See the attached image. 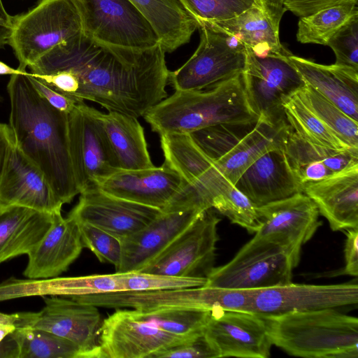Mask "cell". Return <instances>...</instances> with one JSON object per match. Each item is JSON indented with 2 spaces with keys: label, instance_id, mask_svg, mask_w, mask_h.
<instances>
[{
  "label": "cell",
  "instance_id": "e575fe53",
  "mask_svg": "<svg viewBox=\"0 0 358 358\" xmlns=\"http://www.w3.org/2000/svg\"><path fill=\"white\" fill-rule=\"evenodd\" d=\"M358 0H348L300 17L296 39L301 43L327 45L330 38L358 13Z\"/></svg>",
  "mask_w": 358,
  "mask_h": 358
},
{
  "label": "cell",
  "instance_id": "c3c4849f",
  "mask_svg": "<svg viewBox=\"0 0 358 358\" xmlns=\"http://www.w3.org/2000/svg\"><path fill=\"white\" fill-rule=\"evenodd\" d=\"M22 326V313H0V343L17 328Z\"/></svg>",
  "mask_w": 358,
  "mask_h": 358
},
{
  "label": "cell",
  "instance_id": "3957f363",
  "mask_svg": "<svg viewBox=\"0 0 358 358\" xmlns=\"http://www.w3.org/2000/svg\"><path fill=\"white\" fill-rule=\"evenodd\" d=\"M241 73L203 90L175 91L143 117L159 135L190 134L217 124H255L259 117L248 99Z\"/></svg>",
  "mask_w": 358,
  "mask_h": 358
},
{
  "label": "cell",
  "instance_id": "8fae6325",
  "mask_svg": "<svg viewBox=\"0 0 358 358\" xmlns=\"http://www.w3.org/2000/svg\"><path fill=\"white\" fill-rule=\"evenodd\" d=\"M245 52L246 64L241 74L252 110L273 125H287L283 101L305 86L288 59L290 55H256L246 48Z\"/></svg>",
  "mask_w": 358,
  "mask_h": 358
},
{
  "label": "cell",
  "instance_id": "bcb514c9",
  "mask_svg": "<svg viewBox=\"0 0 358 358\" xmlns=\"http://www.w3.org/2000/svg\"><path fill=\"white\" fill-rule=\"evenodd\" d=\"M344 256V273L357 277L358 275V228L347 229Z\"/></svg>",
  "mask_w": 358,
  "mask_h": 358
},
{
  "label": "cell",
  "instance_id": "7c38bea8",
  "mask_svg": "<svg viewBox=\"0 0 358 358\" xmlns=\"http://www.w3.org/2000/svg\"><path fill=\"white\" fill-rule=\"evenodd\" d=\"M83 33L99 43L145 50L160 43L152 24L130 0H76Z\"/></svg>",
  "mask_w": 358,
  "mask_h": 358
},
{
  "label": "cell",
  "instance_id": "f1b7e54d",
  "mask_svg": "<svg viewBox=\"0 0 358 358\" xmlns=\"http://www.w3.org/2000/svg\"><path fill=\"white\" fill-rule=\"evenodd\" d=\"M289 129V124L275 126L259 117L257 123L224 155L213 162L234 185L242 173L262 155L272 150L283 148Z\"/></svg>",
  "mask_w": 358,
  "mask_h": 358
},
{
  "label": "cell",
  "instance_id": "ffe728a7",
  "mask_svg": "<svg viewBox=\"0 0 358 358\" xmlns=\"http://www.w3.org/2000/svg\"><path fill=\"white\" fill-rule=\"evenodd\" d=\"M204 210L199 208L162 210L147 226L120 241L121 257L115 271H140Z\"/></svg>",
  "mask_w": 358,
  "mask_h": 358
},
{
  "label": "cell",
  "instance_id": "d590c367",
  "mask_svg": "<svg viewBox=\"0 0 358 358\" xmlns=\"http://www.w3.org/2000/svg\"><path fill=\"white\" fill-rule=\"evenodd\" d=\"M13 335L20 346V358H84L75 343L46 330L20 327Z\"/></svg>",
  "mask_w": 358,
  "mask_h": 358
},
{
  "label": "cell",
  "instance_id": "30bf717a",
  "mask_svg": "<svg viewBox=\"0 0 358 358\" xmlns=\"http://www.w3.org/2000/svg\"><path fill=\"white\" fill-rule=\"evenodd\" d=\"M102 113L79 101L69 113L71 159L80 194L120 171L108 139Z\"/></svg>",
  "mask_w": 358,
  "mask_h": 358
},
{
  "label": "cell",
  "instance_id": "7bdbcfd3",
  "mask_svg": "<svg viewBox=\"0 0 358 358\" xmlns=\"http://www.w3.org/2000/svg\"><path fill=\"white\" fill-rule=\"evenodd\" d=\"M216 358L217 350L206 337L203 331L189 341L162 351L153 358Z\"/></svg>",
  "mask_w": 358,
  "mask_h": 358
},
{
  "label": "cell",
  "instance_id": "4dcf8cb0",
  "mask_svg": "<svg viewBox=\"0 0 358 358\" xmlns=\"http://www.w3.org/2000/svg\"><path fill=\"white\" fill-rule=\"evenodd\" d=\"M155 30L166 52L188 43L199 27L196 19L180 0H130Z\"/></svg>",
  "mask_w": 358,
  "mask_h": 358
},
{
  "label": "cell",
  "instance_id": "83f0119b",
  "mask_svg": "<svg viewBox=\"0 0 358 358\" xmlns=\"http://www.w3.org/2000/svg\"><path fill=\"white\" fill-rule=\"evenodd\" d=\"M55 215L17 206H0V264L28 255L48 231Z\"/></svg>",
  "mask_w": 358,
  "mask_h": 358
},
{
  "label": "cell",
  "instance_id": "52a82bcc",
  "mask_svg": "<svg viewBox=\"0 0 358 358\" xmlns=\"http://www.w3.org/2000/svg\"><path fill=\"white\" fill-rule=\"evenodd\" d=\"M300 252V249L252 238L231 261L214 267L206 285L254 289L291 283Z\"/></svg>",
  "mask_w": 358,
  "mask_h": 358
},
{
  "label": "cell",
  "instance_id": "9c48e42d",
  "mask_svg": "<svg viewBox=\"0 0 358 358\" xmlns=\"http://www.w3.org/2000/svg\"><path fill=\"white\" fill-rule=\"evenodd\" d=\"M199 22L200 42L192 57L169 72L175 91L199 90L241 73L246 64L245 46L235 38Z\"/></svg>",
  "mask_w": 358,
  "mask_h": 358
},
{
  "label": "cell",
  "instance_id": "ab89813d",
  "mask_svg": "<svg viewBox=\"0 0 358 358\" xmlns=\"http://www.w3.org/2000/svg\"><path fill=\"white\" fill-rule=\"evenodd\" d=\"M207 278L179 277L141 271L124 273V291L174 289L206 285Z\"/></svg>",
  "mask_w": 358,
  "mask_h": 358
},
{
  "label": "cell",
  "instance_id": "603a6c76",
  "mask_svg": "<svg viewBox=\"0 0 358 358\" xmlns=\"http://www.w3.org/2000/svg\"><path fill=\"white\" fill-rule=\"evenodd\" d=\"M234 186L255 207L303 192V184L283 148L272 150L262 155L242 173Z\"/></svg>",
  "mask_w": 358,
  "mask_h": 358
},
{
  "label": "cell",
  "instance_id": "1f68e13d",
  "mask_svg": "<svg viewBox=\"0 0 358 358\" xmlns=\"http://www.w3.org/2000/svg\"><path fill=\"white\" fill-rule=\"evenodd\" d=\"M101 117L121 170L155 167L148 152L143 128L136 117L113 111L102 113Z\"/></svg>",
  "mask_w": 358,
  "mask_h": 358
},
{
  "label": "cell",
  "instance_id": "b9f144b4",
  "mask_svg": "<svg viewBox=\"0 0 358 358\" xmlns=\"http://www.w3.org/2000/svg\"><path fill=\"white\" fill-rule=\"evenodd\" d=\"M327 45L335 54L336 65L358 71V13L337 30Z\"/></svg>",
  "mask_w": 358,
  "mask_h": 358
},
{
  "label": "cell",
  "instance_id": "11a10c76",
  "mask_svg": "<svg viewBox=\"0 0 358 358\" xmlns=\"http://www.w3.org/2000/svg\"><path fill=\"white\" fill-rule=\"evenodd\" d=\"M1 100H2V97H1V96H0V101H1Z\"/></svg>",
  "mask_w": 358,
  "mask_h": 358
},
{
  "label": "cell",
  "instance_id": "60d3db41",
  "mask_svg": "<svg viewBox=\"0 0 358 358\" xmlns=\"http://www.w3.org/2000/svg\"><path fill=\"white\" fill-rule=\"evenodd\" d=\"M78 224L83 247L90 250L101 262L109 263L116 269L120 262V241L113 236L91 224L87 223H78Z\"/></svg>",
  "mask_w": 358,
  "mask_h": 358
},
{
  "label": "cell",
  "instance_id": "f546056e",
  "mask_svg": "<svg viewBox=\"0 0 358 358\" xmlns=\"http://www.w3.org/2000/svg\"><path fill=\"white\" fill-rule=\"evenodd\" d=\"M280 19L271 15L263 6H255L229 20L203 22L233 36L256 55L268 53L289 55L292 52L280 41Z\"/></svg>",
  "mask_w": 358,
  "mask_h": 358
},
{
  "label": "cell",
  "instance_id": "484cf974",
  "mask_svg": "<svg viewBox=\"0 0 358 358\" xmlns=\"http://www.w3.org/2000/svg\"><path fill=\"white\" fill-rule=\"evenodd\" d=\"M124 291V273L27 280L0 283V301L31 296L64 297Z\"/></svg>",
  "mask_w": 358,
  "mask_h": 358
},
{
  "label": "cell",
  "instance_id": "f6af8a7d",
  "mask_svg": "<svg viewBox=\"0 0 358 358\" xmlns=\"http://www.w3.org/2000/svg\"><path fill=\"white\" fill-rule=\"evenodd\" d=\"M346 1L348 0H285L283 7L285 10L302 17Z\"/></svg>",
  "mask_w": 358,
  "mask_h": 358
},
{
  "label": "cell",
  "instance_id": "f907efd6",
  "mask_svg": "<svg viewBox=\"0 0 358 358\" xmlns=\"http://www.w3.org/2000/svg\"><path fill=\"white\" fill-rule=\"evenodd\" d=\"M264 9L273 17L281 20L285 12L283 7L285 0H260Z\"/></svg>",
  "mask_w": 358,
  "mask_h": 358
},
{
  "label": "cell",
  "instance_id": "f35d334b",
  "mask_svg": "<svg viewBox=\"0 0 358 358\" xmlns=\"http://www.w3.org/2000/svg\"><path fill=\"white\" fill-rule=\"evenodd\" d=\"M198 22H215L233 18L255 6L260 0H180Z\"/></svg>",
  "mask_w": 358,
  "mask_h": 358
},
{
  "label": "cell",
  "instance_id": "681fc988",
  "mask_svg": "<svg viewBox=\"0 0 358 358\" xmlns=\"http://www.w3.org/2000/svg\"><path fill=\"white\" fill-rule=\"evenodd\" d=\"M0 358H20V346L13 332L0 343Z\"/></svg>",
  "mask_w": 358,
  "mask_h": 358
},
{
  "label": "cell",
  "instance_id": "9a60e30c",
  "mask_svg": "<svg viewBox=\"0 0 358 358\" xmlns=\"http://www.w3.org/2000/svg\"><path fill=\"white\" fill-rule=\"evenodd\" d=\"M357 303V283L316 285L292 282L280 286L256 289L252 313L266 317L294 312L338 309Z\"/></svg>",
  "mask_w": 358,
  "mask_h": 358
},
{
  "label": "cell",
  "instance_id": "d6986e66",
  "mask_svg": "<svg viewBox=\"0 0 358 358\" xmlns=\"http://www.w3.org/2000/svg\"><path fill=\"white\" fill-rule=\"evenodd\" d=\"M259 228L254 239L301 250L321 225L319 210L304 193L256 207Z\"/></svg>",
  "mask_w": 358,
  "mask_h": 358
},
{
  "label": "cell",
  "instance_id": "ac0fdd59",
  "mask_svg": "<svg viewBox=\"0 0 358 358\" xmlns=\"http://www.w3.org/2000/svg\"><path fill=\"white\" fill-rule=\"evenodd\" d=\"M203 333L220 357L268 358L272 342L266 320L243 311L212 312Z\"/></svg>",
  "mask_w": 358,
  "mask_h": 358
},
{
  "label": "cell",
  "instance_id": "6da1fadb",
  "mask_svg": "<svg viewBox=\"0 0 358 358\" xmlns=\"http://www.w3.org/2000/svg\"><path fill=\"white\" fill-rule=\"evenodd\" d=\"M165 53L160 43L134 50L105 45L81 33L28 67L64 95L138 118L167 97Z\"/></svg>",
  "mask_w": 358,
  "mask_h": 358
},
{
  "label": "cell",
  "instance_id": "ba28073f",
  "mask_svg": "<svg viewBox=\"0 0 358 358\" xmlns=\"http://www.w3.org/2000/svg\"><path fill=\"white\" fill-rule=\"evenodd\" d=\"M160 137L164 163L182 179V187L173 203L181 207L215 209L221 196L233 185L189 134L169 133Z\"/></svg>",
  "mask_w": 358,
  "mask_h": 358
},
{
  "label": "cell",
  "instance_id": "74e56055",
  "mask_svg": "<svg viewBox=\"0 0 358 358\" xmlns=\"http://www.w3.org/2000/svg\"><path fill=\"white\" fill-rule=\"evenodd\" d=\"M301 100L346 145L358 150V122L305 85L298 90Z\"/></svg>",
  "mask_w": 358,
  "mask_h": 358
},
{
  "label": "cell",
  "instance_id": "2e32d148",
  "mask_svg": "<svg viewBox=\"0 0 358 358\" xmlns=\"http://www.w3.org/2000/svg\"><path fill=\"white\" fill-rule=\"evenodd\" d=\"M80 194L78 203L68 217L78 223L94 226L119 241L147 226L162 211L113 196L96 187Z\"/></svg>",
  "mask_w": 358,
  "mask_h": 358
},
{
  "label": "cell",
  "instance_id": "d6a6232c",
  "mask_svg": "<svg viewBox=\"0 0 358 358\" xmlns=\"http://www.w3.org/2000/svg\"><path fill=\"white\" fill-rule=\"evenodd\" d=\"M291 129L299 137L317 145L337 150H358L343 142L301 100L298 91L282 103Z\"/></svg>",
  "mask_w": 358,
  "mask_h": 358
},
{
  "label": "cell",
  "instance_id": "4316f807",
  "mask_svg": "<svg viewBox=\"0 0 358 358\" xmlns=\"http://www.w3.org/2000/svg\"><path fill=\"white\" fill-rule=\"evenodd\" d=\"M288 59L305 85L358 122V71L324 65L291 54Z\"/></svg>",
  "mask_w": 358,
  "mask_h": 358
},
{
  "label": "cell",
  "instance_id": "836d02e7",
  "mask_svg": "<svg viewBox=\"0 0 358 358\" xmlns=\"http://www.w3.org/2000/svg\"><path fill=\"white\" fill-rule=\"evenodd\" d=\"M283 150L294 172L308 164L323 163L336 173L358 163V150H337L312 144L297 136L291 128Z\"/></svg>",
  "mask_w": 358,
  "mask_h": 358
},
{
  "label": "cell",
  "instance_id": "5b68a950",
  "mask_svg": "<svg viewBox=\"0 0 358 358\" xmlns=\"http://www.w3.org/2000/svg\"><path fill=\"white\" fill-rule=\"evenodd\" d=\"M255 291L204 285L155 291L113 292L69 298L106 308H131L141 311L178 308L251 313Z\"/></svg>",
  "mask_w": 358,
  "mask_h": 358
},
{
  "label": "cell",
  "instance_id": "7a4b0ae2",
  "mask_svg": "<svg viewBox=\"0 0 358 358\" xmlns=\"http://www.w3.org/2000/svg\"><path fill=\"white\" fill-rule=\"evenodd\" d=\"M27 73L10 75L7 85L15 144L43 173L62 203H69L80 194L70 155L69 113L43 98Z\"/></svg>",
  "mask_w": 358,
  "mask_h": 358
},
{
  "label": "cell",
  "instance_id": "277c9868",
  "mask_svg": "<svg viewBox=\"0 0 358 358\" xmlns=\"http://www.w3.org/2000/svg\"><path fill=\"white\" fill-rule=\"evenodd\" d=\"M272 344L289 355L357 358L358 319L327 308L263 317Z\"/></svg>",
  "mask_w": 358,
  "mask_h": 358
},
{
  "label": "cell",
  "instance_id": "f5cc1de1",
  "mask_svg": "<svg viewBox=\"0 0 358 358\" xmlns=\"http://www.w3.org/2000/svg\"><path fill=\"white\" fill-rule=\"evenodd\" d=\"M13 16L6 11L2 0H0V20L10 29L13 22Z\"/></svg>",
  "mask_w": 358,
  "mask_h": 358
},
{
  "label": "cell",
  "instance_id": "7dc6e473",
  "mask_svg": "<svg viewBox=\"0 0 358 358\" xmlns=\"http://www.w3.org/2000/svg\"><path fill=\"white\" fill-rule=\"evenodd\" d=\"M15 145L13 134L9 124L0 122V178Z\"/></svg>",
  "mask_w": 358,
  "mask_h": 358
},
{
  "label": "cell",
  "instance_id": "5bb4252c",
  "mask_svg": "<svg viewBox=\"0 0 358 358\" xmlns=\"http://www.w3.org/2000/svg\"><path fill=\"white\" fill-rule=\"evenodd\" d=\"M195 336L169 334L120 308L106 317L97 331L102 358H153Z\"/></svg>",
  "mask_w": 358,
  "mask_h": 358
},
{
  "label": "cell",
  "instance_id": "ee69618b",
  "mask_svg": "<svg viewBox=\"0 0 358 358\" xmlns=\"http://www.w3.org/2000/svg\"><path fill=\"white\" fill-rule=\"evenodd\" d=\"M27 76L38 94L54 108L69 113L79 101L55 91L31 73H28Z\"/></svg>",
  "mask_w": 358,
  "mask_h": 358
},
{
  "label": "cell",
  "instance_id": "cb8c5ba5",
  "mask_svg": "<svg viewBox=\"0 0 358 358\" xmlns=\"http://www.w3.org/2000/svg\"><path fill=\"white\" fill-rule=\"evenodd\" d=\"M334 231L358 228V163L327 178L303 185Z\"/></svg>",
  "mask_w": 358,
  "mask_h": 358
},
{
  "label": "cell",
  "instance_id": "4fadbf2b",
  "mask_svg": "<svg viewBox=\"0 0 358 358\" xmlns=\"http://www.w3.org/2000/svg\"><path fill=\"white\" fill-rule=\"evenodd\" d=\"M220 222L213 208L203 211L185 231L140 271L207 278L214 268Z\"/></svg>",
  "mask_w": 358,
  "mask_h": 358
},
{
  "label": "cell",
  "instance_id": "e0dca14e",
  "mask_svg": "<svg viewBox=\"0 0 358 358\" xmlns=\"http://www.w3.org/2000/svg\"><path fill=\"white\" fill-rule=\"evenodd\" d=\"M43 297L45 306L34 312L31 327L69 340L80 348L84 358H102L97 340L101 323L98 307L69 297Z\"/></svg>",
  "mask_w": 358,
  "mask_h": 358
},
{
  "label": "cell",
  "instance_id": "816d5d0a",
  "mask_svg": "<svg viewBox=\"0 0 358 358\" xmlns=\"http://www.w3.org/2000/svg\"><path fill=\"white\" fill-rule=\"evenodd\" d=\"M9 28L0 20V49L8 43Z\"/></svg>",
  "mask_w": 358,
  "mask_h": 358
},
{
  "label": "cell",
  "instance_id": "7402d4cb",
  "mask_svg": "<svg viewBox=\"0 0 358 358\" xmlns=\"http://www.w3.org/2000/svg\"><path fill=\"white\" fill-rule=\"evenodd\" d=\"M182 185V179L179 173L164 163L160 167L120 170L96 187L113 196L163 210Z\"/></svg>",
  "mask_w": 358,
  "mask_h": 358
},
{
  "label": "cell",
  "instance_id": "44dd1931",
  "mask_svg": "<svg viewBox=\"0 0 358 358\" xmlns=\"http://www.w3.org/2000/svg\"><path fill=\"white\" fill-rule=\"evenodd\" d=\"M17 206L61 213L58 199L43 173L15 146L0 178V206Z\"/></svg>",
  "mask_w": 358,
  "mask_h": 358
},
{
  "label": "cell",
  "instance_id": "d4e9b609",
  "mask_svg": "<svg viewBox=\"0 0 358 358\" xmlns=\"http://www.w3.org/2000/svg\"><path fill=\"white\" fill-rule=\"evenodd\" d=\"M83 248L78 223L57 213L48 231L27 255L23 275L30 279L57 277L67 271Z\"/></svg>",
  "mask_w": 358,
  "mask_h": 358
},
{
  "label": "cell",
  "instance_id": "8d00e7d4",
  "mask_svg": "<svg viewBox=\"0 0 358 358\" xmlns=\"http://www.w3.org/2000/svg\"><path fill=\"white\" fill-rule=\"evenodd\" d=\"M131 312L139 320L182 337H193L201 334L212 313L207 310L178 308L150 311L132 309Z\"/></svg>",
  "mask_w": 358,
  "mask_h": 358
},
{
  "label": "cell",
  "instance_id": "db71d44e",
  "mask_svg": "<svg viewBox=\"0 0 358 358\" xmlns=\"http://www.w3.org/2000/svg\"><path fill=\"white\" fill-rule=\"evenodd\" d=\"M24 72H26V71H20L18 69H13L0 61V75H13Z\"/></svg>",
  "mask_w": 358,
  "mask_h": 358
},
{
  "label": "cell",
  "instance_id": "8992f818",
  "mask_svg": "<svg viewBox=\"0 0 358 358\" xmlns=\"http://www.w3.org/2000/svg\"><path fill=\"white\" fill-rule=\"evenodd\" d=\"M83 33L76 0H40L28 12L13 17L8 43L20 71L57 45Z\"/></svg>",
  "mask_w": 358,
  "mask_h": 358
}]
</instances>
